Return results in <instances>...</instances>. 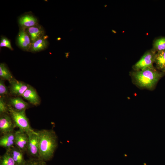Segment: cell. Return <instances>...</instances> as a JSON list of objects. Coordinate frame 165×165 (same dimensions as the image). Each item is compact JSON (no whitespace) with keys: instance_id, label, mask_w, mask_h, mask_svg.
I'll use <instances>...</instances> for the list:
<instances>
[{"instance_id":"1","label":"cell","mask_w":165,"mask_h":165,"mask_svg":"<svg viewBox=\"0 0 165 165\" xmlns=\"http://www.w3.org/2000/svg\"><path fill=\"white\" fill-rule=\"evenodd\" d=\"M39 140L40 159L44 161L53 157L57 146V138L52 129H42L37 131Z\"/></svg>"},{"instance_id":"2","label":"cell","mask_w":165,"mask_h":165,"mask_svg":"<svg viewBox=\"0 0 165 165\" xmlns=\"http://www.w3.org/2000/svg\"><path fill=\"white\" fill-rule=\"evenodd\" d=\"M165 72L154 68H147L132 72V77L135 83L139 87L152 89L159 80L164 75Z\"/></svg>"},{"instance_id":"3","label":"cell","mask_w":165,"mask_h":165,"mask_svg":"<svg viewBox=\"0 0 165 165\" xmlns=\"http://www.w3.org/2000/svg\"><path fill=\"white\" fill-rule=\"evenodd\" d=\"M8 106L9 114L15 127L18 128L19 130L27 133L35 131L30 126L29 119L26 115L25 110H16L8 104Z\"/></svg>"},{"instance_id":"4","label":"cell","mask_w":165,"mask_h":165,"mask_svg":"<svg viewBox=\"0 0 165 165\" xmlns=\"http://www.w3.org/2000/svg\"><path fill=\"white\" fill-rule=\"evenodd\" d=\"M28 137L27 152L32 159H40L38 137L37 131L27 133Z\"/></svg>"},{"instance_id":"5","label":"cell","mask_w":165,"mask_h":165,"mask_svg":"<svg viewBox=\"0 0 165 165\" xmlns=\"http://www.w3.org/2000/svg\"><path fill=\"white\" fill-rule=\"evenodd\" d=\"M156 53L152 50L145 53L134 65V69L135 71H138L147 68H154L153 64Z\"/></svg>"},{"instance_id":"6","label":"cell","mask_w":165,"mask_h":165,"mask_svg":"<svg viewBox=\"0 0 165 165\" xmlns=\"http://www.w3.org/2000/svg\"><path fill=\"white\" fill-rule=\"evenodd\" d=\"M15 128L9 113L0 114V132L2 135L14 131Z\"/></svg>"},{"instance_id":"7","label":"cell","mask_w":165,"mask_h":165,"mask_svg":"<svg viewBox=\"0 0 165 165\" xmlns=\"http://www.w3.org/2000/svg\"><path fill=\"white\" fill-rule=\"evenodd\" d=\"M9 82L10 92L12 95L15 96H22L29 85L15 79Z\"/></svg>"},{"instance_id":"8","label":"cell","mask_w":165,"mask_h":165,"mask_svg":"<svg viewBox=\"0 0 165 165\" xmlns=\"http://www.w3.org/2000/svg\"><path fill=\"white\" fill-rule=\"evenodd\" d=\"M28 140L26 133L19 130L15 131V145L24 153L27 152Z\"/></svg>"},{"instance_id":"9","label":"cell","mask_w":165,"mask_h":165,"mask_svg":"<svg viewBox=\"0 0 165 165\" xmlns=\"http://www.w3.org/2000/svg\"><path fill=\"white\" fill-rule=\"evenodd\" d=\"M22 96L34 105H38L40 103V97L36 90L30 85Z\"/></svg>"},{"instance_id":"10","label":"cell","mask_w":165,"mask_h":165,"mask_svg":"<svg viewBox=\"0 0 165 165\" xmlns=\"http://www.w3.org/2000/svg\"><path fill=\"white\" fill-rule=\"evenodd\" d=\"M31 41L30 37L25 28H22L18 33L17 38L18 45L23 49L28 50L31 46Z\"/></svg>"},{"instance_id":"11","label":"cell","mask_w":165,"mask_h":165,"mask_svg":"<svg viewBox=\"0 0 165 165\" xmlns=\"http://www.w3.org/2000/svg\"><path fill=\"white\" fill-rule=\"evenodd\" d=\"M15 131L3 135L0 138V146L9 150L15 145Z\"/></svg>"},{"instance_id":"12","label":"cell","mask_w":165,"mask_h":165,"mask_svg":"<svg viewBox=\"0 0 165 165\" xmlns=\"http://www.w3.org/2000/svg\"><path fill=\"white\" fill-rule=\"evenodd\" d=\"M8 104L15 109L19 111H26L29 107L28 103L19 97L10 98Z\"/></svg>"},{"instance_id":"13","label":"cell","mask_w":165,"mask_h":165,"mask_svg":"<svg viewBox=\"0 0 165 165\" xmlns=\"http://www.w3.org/2000/svg\"><path fill=\"white\" fill-rule=\"evenodd\" d=\"M26 31L30 37L31 43L42 38L44 34L43 29L38 25L28 28Z\"/></svg>"},{"instance_id":"14","label":"cell","mask_w":165,"mask_h":165,"mask_svg":"<svg viewBox=\"0 0 165 165\" xmlns=\"http://www.w3.org/2000/svg\"><path fill=\"white\" fill-rule=\"evenodd\" d=\"M8 151L17 165H24L26 162L24 156V152L16 146Z\"/></svg>"},{"instance_id":"15","label":"cell","mask_w":165,"mask_h":165,"mask_svg":"<svg viewBox=\"0 0 165 165\" xmlns=\"http://www.w3.org/2000/svg\"><path fill=\"white\" fill-rule=\"evenodd\" d=\"M19 22L23 28H25L38 25L37 19L32 15H25L20 17Z\"/></svg>"},{"instance_id":"16","label":"cell","mask_w":165,"mask_h":165,"mask_svg":"<svg viewBox=\"0 0 165 165\" xmlns=\"http://www.w3.org/2000/svg\"><path fill=\"white\" fill-rule=\"evenodd\" d=\"M154 63L158 70L165 72V50L156 53Z\"/></svg>"},{"instance_id":"17","label":"cell","mask_w":165,"mask_h":165,"mask_svg":"<svg viewBox=\"0 0 165 165\" xmlns=\"http://www.w3.org/2000/svg\"><path fill=\"white\" fill-rule=\"evenodd\" d=\"M48 42L44 38H40L31 43V50L32 52H38L45 49L47 46Z\"/></svg>"},{"instance_id":"18","label":"cell","mask_w":165,"mask_h":165,"mask_svg":"<svg viewBox=\"0 0 165 165\" xmlns=\"http://www.w3.org/2000/svg\"><path fill=\"white\" fill-rule=\"evenodd\" d=\"M0 77L2 79L9 82L14 79L6 66L2 63L0 64Z\"/></svg>"},{"instance_id":"19","label":"cell","mask_w":165,"mask_h":165,"mask_svg":"<svg viewBox=\"0 0 165 165\" xmlns=\"http://www.w3.org/2000/svg\"><path fill=\"white\" fill-rule=\"evenodd\" d=\"M165 50V37L156 39L153 43L152 50L156 53Z\"/></svg>"},{"instance_id":"20","label":"cell","mask_w":165,"mask_h":165,"mask_svg":"<svg viewBox=\"0 0 165 165\" xmlns=\"http://www.w3.org/2000/svg\"><path fill=\"white\" fill-rule=\"evenodd\" d=\"M0 165H17L9 152H6L0 157Z\"/></svg>"},{"instance_id":"21","label":"cell","mask_w":165,"mask_h":165,"mask_svg":"<svg viewBox=\"0 0 165 165\" xmlns=\"http://www.w3.org/2000/svg\"><path fill=\"white\" fill-rule=\"evenodd\" d=\"M9 113L8 104L4 99V97H1L0 98V114Z\"/></svg>"},{"instance_id":"22","label":"cell","mask_w":165,"mask_h":165,"mask_svg":"<svg viewBox=\"0 0 165 165\" xmlns=\"http://www.w3.org/2000/svg\"><path fill=\"white\" fill-rule=\"evenodd\" d=\"M45 162L39 159L31 158L27 160L24 165H44Z\"/></svg>"},{"instance_id":"23","label":"cell","mask_w":165,"mask_h":165,"mask_svg":"<svg viewBox=\"0 0 165 165\" xmlns=\"http://www.w3.org/2000/svg\"><path fill=\"white\" fill-rule=\"evenodd\" d=\"M8 88L5 85L3 80L1 79L0 80V95L1 97L8 94Z\"/></svg>"},{"instance_id":"24","label":"cell","mask_w":165,"mask_h":165,"mask_svg":"<svg viewBox=\"0 0 165 165\" xmlns=\"http://www.w3.org/2000/svg\"><path fill=\"white\" fill-rule=\"evenodd\" d=\"M0 46L1 47H6L11 50H13L10 41L6 38L3 37L1 38Z\"/></svg>"},{"instance_id":"25","label":"cell","mask_w":165,"mask_h":165,"mask_svg":"<svg viewBox=\"0 0 165 165\" xmlns=\"http://www.w3.org/2000/svg\"><path fill=\"white\" fill-rule=\"evenodd\" d=\"M61 38L60 37H58V38H57V40H58V41H59L60 40H61Z\"/></svg>"},{"instance_id":"26","label":"cell","mask_w":165,"mask_h":165,"mask_svg":"<svg viewBox=\"0 0 165 165\" xmlns=\"http://www.w3.org/2000/svg\"><path fill=\"white\" fill-rule=\"evenodd\" d=\"M112 31L114 32V33H116V32L115 31H114V30H112Z\"/></svg>"},{"instance_id":"27","label":"cell","mask_w":165,"mask_h":165,"mask_svg":"<svg viewBox=\"0 0 165 165\" xmlns=\"http://www.w3.org/2000/svg\"><path fill=\"white\" fill-rule=\"evenodd\" d=\"M44 165H47L46 163H45Z\"/></svg>"}]
</instances>
